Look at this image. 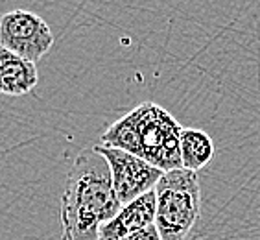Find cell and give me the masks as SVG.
I'll use <instances>...</instances> for the list:
<instances>
[{
	"instance_id": "obj_1",
	"label": "cell",
	"mask_w": 260,
	"mask_h": 240,
	"mask_svg": "<svg viewBox=\"0 0 260 240\" xmlns=\"http://www.w3.org/2000/svg\"><path fill=\"white\" fill-rule=\"evenodd\" d=\"M122 209L109 166L90 146L74 159L61 198V240H98L104 224Z\"/></svg>"
},
{
	"instance_id": "obj_2",
	"label": "cell",
	"mask_w": 260,
	"mask_h": 240,
	"mask_svg": "<svg viewBox=\"0 0 260 240\" xmlns=\"http://www.w3.org/2000/svg\"><path fill=\"white\" fill-rule=\"evenodd\" d=\"M183 126L166 109L144 102L118 118L102 135V144L137 155L162 172L179 170Z\"/></svg>"
},
{
	"instance_id": "obj_3",
	"label": "cell",
	"mask_w": 260,
	"mask_h": 240,
	"mask_svg": "<svg viewBox=\"0 0 260 240\" xmlns=\"http://www.w3.org/2000/svg\"><path fill=\"white\" fill-rule=\"evenodd\" d=\"M155 227L162 240H185L201 213V187L196 172H165L155 187Z\"/></svg>"
},
{
	"instance_id": "obj_4",
	"label": "cell",
	"mask_w": 260,
	"mask_h": 240,
	"mask_svg": "<svg viewBox=\"0 0 260 240\" xmlns=\"http://www.w3.org/2000/svg\"><path fill=\"white\" fill-rule=\"evenodd\" d=\"M92 148L104 157L109 166L113 189L122 207L155 190L157 183L165 174L144 159L120 148H111L105 144H96Z\"/></svg>"
},
{
	"instance_id": "obj_5",
	"label": "cell",
	"mask_w": 260,
	"mask_h": 240,
	"mask_svg": "<svg viewBox=\"0 0 260 240\" xmlns=\"http://www.w3.org/2000/svg\"><path fill=\"white\" fill-rule=\"evenodd\" d=\"M0 45L22 59L37 63L54 45L46 20L24 10L8 11L0 19Z\"/></svg>"
},
{
	"instance_id": "obj_6",
	"label": "cell",
	"mask_w": 260,
	"mask_h": 240,
	"mask_svg": "<svg viewBox=\"0 0 260 240\" xmlns=\"http://www.w3.org/2000/svg\"><path fill=\"white\" fill-rule=\"evenodd\" d=\"M155 211L157 198L155 190H151L148 194L140 196L139 200L124 205L113 220L102 225L98 240H120L131 233L155 225Z\"/></svg>"
},
{
	"instance_id": "obj_7",
	"label": "cell",
	"mask_w": 260,
	"mask_h": 240,
	"mask_svg": "<svg viewBox=\"0 0 260 240\" xmlns=\"http://www.w3.org/2000/svg\"><path fill=\"white\" fill-rule=\"evenodd\" d=\"M39 81L35 63L22 59L0 45V95H28Z\"/></svg>"
},
{
	"instance_id": "obj_8",
	"label": "cell",
	"mask_w": 260,
	"mask_h": 240,
	"mask_svg": "<svg viewBox=\"0 0 260 240\" xmlns=\"http://www.w3.org/2000/svg\"><path fill=\"white\" fill-rule=\"evenodd\" d=\"M181 165L185 170L198 172L205 168L214 155V142L205 131L196 128H183L179 139Z\"/></svg>"
},
{
	"instance_id": "obj_9",
	"label": "cell",
	"mask_w": 260,
	"mask_h": 240,
	"mask_svg": "<svg viewBox=\"0 0 260 240\" xmlns=\"http://www.w3.org/2000/svg\"><path fill=\"white\" fill-rule=\"evenodd\" d=\"M120 240H162V238H160L155 225H150V227L140 229V231H137V233H131V235L124 236V238H120Z\"/></svg>"
}]
</instances>
